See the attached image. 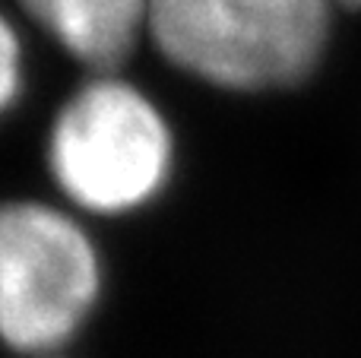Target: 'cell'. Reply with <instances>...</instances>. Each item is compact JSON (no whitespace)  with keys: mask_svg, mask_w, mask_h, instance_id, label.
I'll return each instance as SVG.
<instances>
[{"mask_svg":"<svg viewBox=\"0 0 361 358\" xmlns=\"http://www.w3.org/2000/svg\"><path fill=\"white\" fill-rule=\"evenodd\" d=\"M333 0H149V32L175 67L222 89L301 82L330 38Z\"/></svg>","mask_w":361,"mask_h":358,"instance_id":"obj_1","label":"cell"},{"mask_svg":"<svg viewBox=\"0 0 361 358\" xmlns=\"http://www.w3.org/2000/svg\"><path fill=\"white\" fill-rule=\"evenodd\" d=\"M175 165V140L162 111L137 86L99 76L67 99L48 137L57 187L99 216L149 203Z\"/></svg>","mask_w":361,"mask_h":358,"instance_id":"obj_2","label":"cell"},{"mask_svg":"<svg viewBox=\"0 0 361 358\" xmlns=\"http://www.w3.org/2000/svg\"><path fill=\"white\" fill-rule=\"evenodd\" d=\"M102 292L92 238L44 203L0 216V330L16 352H54L76 336Z\"/></svg>","mask_w":361,"mask_h":358,"instance_id":"obj_3","label":"cell"},{"mask_svg":"<svg viewBox=\"0 0 361 358\" xmlns=\"http://www.w3.org/2000/svg\"><path fill=\"white\" fill-rule=\"evenodd\" d=\"M67 54L92 70H114L127 61L143 25L149 0H19Z\"/></svg>","mask_w":361,"mask_h":358,"instance_id":"obj_4","label":"cell"},{"mask_svg":"<svg viewBox=\"0 0 361 358\" xmlns=\"http://www.w3.org/2000/svg\"><path fill=\"white\" fill-rule=\"evenodd\" d=\"M0 51H4V80H0V99H4V105L10 108L13 101H16V92H19V57H23L16 29H13L10 23H4V44H0Z\"/></svg>","mask_w":361,"mask_h":358,"instance_id":"obj_5","label":"cell"},{"mask_svg":"<svg viewBox=\"0 0 361 358\" xmlns=\"http://www.w3.org/2000/svg\"><path fill=\"white\" fill-rule=\"evenodd\" d=\"M333 4H343V6H361V0H333Z\"/></svg>","mask_w":361,"mask_h":358,"instance_id":"obj_6","label":"cell"}]
</instances>
